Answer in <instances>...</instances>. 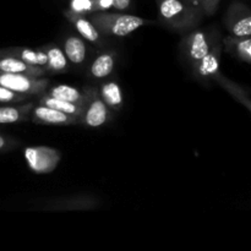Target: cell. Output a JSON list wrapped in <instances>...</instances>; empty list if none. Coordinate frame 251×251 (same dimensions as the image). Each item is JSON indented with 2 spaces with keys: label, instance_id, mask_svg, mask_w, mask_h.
<instances>
[{
  "label": "cell",
  "instance_id": "cell-1",
  "mask_svg": "<svg viewBox=\"0 0 251 251\" xmlns=\"http://www.w3.org/2000/svg\"><path fill=\"white\" fill-rule=\"evenodd\" d=\"M100 34L113 37H126L139 29L140 27L152 25L153 22L140 16L122 12L96 11L87 15Z\"/></svg>",
  "mask_w": 251,
  "mask_h": 251
},
{
  "label": "cell",
  "instance_id": "cell-2",
  "mask_svg": "<svg viewBox=\"0 0 251 251\" xmlns=\"http://www.w3.org/2000/svg\"><path fill=\"white\" fill-rule=\"evenodd\" d=\"M158 11L159 19L164 25L176 32L194 29L203 16L183 0H161L158 1Z\"/></svg>",
  "mask_w": 251,
  "mask_h": 251
},
{
  "label": "cell",
  "instance_id": "cell-3",
  "mask_svg": "<svg viewBox=\"0 0 251 251\" xmlns=\"http://www.w3.org/2000/svg\"><path fill=\"white\" fill-rule=\"evenodd\" d=\"M83 93H85V100H83L80 124L87 127H100L107 124L112 118L110 113L112 110L103 102L100 92L96 88L87 87Z\"/></svg>",
  "mask_w": 251,
  "mask_h": 251
},
{
  "label": "cell",
  "instance_id": "cell-4",
  "mask_svg": "<svg viewBox=\"0 0 251 251\" xmlns=\"http://www.w3.org/2000/svg\"><path fill=\"white\" fill-rule=\"evenodd\" d=\"M27 166L36 174H50L59 166L61 152L48 146L27 147L24 152Z\"/></svg>",
  "mask_w": 251,
  "mask_h": 251
},
{
  "label": "cell",
  "instance_id": "cell-5",
  "mask_svg": "<svg viewBox=\"0 0 251 251\" xmlns=\"http://www.w3.org/2000/svg\"><path fill=\"white\" fill-rule=\"evenodd\" d=\"M0 86L27 95L28 97H34L46 92L49 87V80L44 77H32L22 74L0 71Z\"/></svg>",
  "mask_w": 251,
  "mask_h": 251
},
{
  "label": "cell",
  "instance_id": "cell-6",
  "mask_svg": "<svg viewBox=\"0 0 251 251\" xmlns=\"http://www.w3.org/2000/svg\"><path fill=\"white\" fill-rule=\"evenodd\" d=\"M213 32L211 34L206 33L202 29H194L183 39L181 47L184 49L186 59L194 69L205 59L211 49Z\"/></svg>",
  "mask_w": 251,
  "mask_h": 251
},
{
  "label": "cell",
  "instance_id": "cell-7",
  "mask_svg": "<svg viewBox=\"0 0 251 251\" xmlns=\"http://www.w3.org/2000/svg\"><path fill=\"white\" fill-rule=\"evenodd\" d=\"M225 26L230 36L251 37V9L242 1H233L225 16Z\"/></svg>",
  "mask_w": 251,
  "mask_h": 251
},
{
  "label": "cell",
  "instance_id": "cell-8",
  "mask_svg": "<svg viewBox=\"0 0 251 251\" xmlns=\"http://www.w3.org/2000/svg\"><path fill=\"white\" fill-rule=\"evenodd\" d=\"M222 39H221L220 32L213 31L212 43L211 49L207 55L205 56L202 61L194 69V73L196 74L200 80L202 81H215L220 73V61L221 54H222Z\"/></svg>",
  "mask_w": 251,
  "mask_h": 251
},
{
  "label": "cell",
  "instance_id": "cell-9",
  "mask_svg": "<svg viewBox=\"0 0 251 251\" xmlns=\"http://www.w3.org/2000/svg\"><path fill=\"white\" fill-rule=\"evenodd\" d=\"M31 120L34 124L38 125H75L80 124L76 118L70 117L63 112L47 107V105L38 104L32 108Z\"/></svg>",
  "mask_w": 251,
  "mask_h": 251
},
{
  "label": "cell",
  "instance_id": "cell-10",
  "mask_svg": "<svg viewBox=\"0 0 251 251\" xmlns=\"http://www.w3.org/2000/svg\"><path fill=\"white\" fill-rule=\"evenodd\" d=\"M98 205V200L93 196L80 195L66 199H56L54 201H47L44 206L38 208L44 211H78L92 210Z\"/></svg>",
  "mask_w": 251,
  "mask_h": 251
},
{
  "label": "cell",
  "instance_id": "cell-11",
  "mask_svg": "<svg viewBox=\"0 0 251 251\" xmlns=\"http://www.w3.org/2000/svg\"><path fill=\"white\" fill-rule=\"evenodd\" d=\"M64 16L75 27V29L82 38L91 42V43H100V39H102V34L87 15L75 14L71 10H66V11H64Z\"/></svg>",
  "mask_w": 251,
  "mask_h": 251
},
{
  "label": "cell",
  "instance_id": "cell-12",
  "mask_svg": "<svg viewBox=\"0 0 251 251\" xmlns=\"http://www.w3.org/2000/svg\"><path fill=\"white\" fill-rule=\"evenodd\" d=\"M0 71L22 74L32 77H44L47 74V70L43 66L31 65L11 55H0Z\"/></svg>",
  "mask_w": 251,
  "mask_h": 251
},
{
  "label": "cell",
  "instance_id": "cell-13",
  "mask_svg": "<svg viewBox=\"0 0 251 251\" xmlns=\"http://www.w3.org/2000/svg\"><path fill=\"white\" fill-rule=\"evenodd\" d=\"M222 43L228 53L251 65V37L228 36Z\"/></svg>",
  "mask_w": 251,
  "mask_h": 251
},
{
  "label": "cell",
  "instance_id": "cell-14",
  "mask_svg": "<svg viewBox=\"0 0 251 251\" xmlns=\"http://www.w3.org/2000/svg\"><path fill=\"white\" fill-rule=\"evenodd\" d=\"M115 61H117V53L114 50L103 51L91 64L90 75L98 80L108 77L114 70Z\"/></svg>",
  "mask_w": 251,
  "mask_h": 251
},
{
  "label": "cell",
  "instance_id": "cell-15",
  "mask_svg": "<svg viewBox=\"0 0 251 251\" xmlns=\"http://www.w3.org/2000/svg\"><path fill=\"white\" fill-rule=\"evenodd\" d=\"M41 49L47 55V65L44 66L47 71L61 74L68 70V58L60 47L54 46V44H47V46L41 47Z\"/></svg>",
  "mask_w": 251,
  "mask_h": 251
},
{
  "label": "cell",
  "instance_id": "cell-16",
  "mask_svg": "<svg viewBox=\"0 0 251 251\" xmlns=\"http://www.w3.org/2000/svg\"><path fill=\"white\" fill-rule=\"evenodd\" d=\"M0 55L15 56V58L24 60L25 63L31 64V65L43 66V68L47 65V55L41 48L33 50V49L24 48V47H12V48L0 50Z\"/></svg>",
  "mask_w": 251,
  "mask_h": 251
},
{
  "label": "cell",
  "instance_id": "cell-17",
  "mask_svg": "<svg viewBox=\"0 0 251 251\" xmlns=\"http://www.w3.org/2000/svg\"><path fill=\"white\" fill-rule=\"evenodd\" d=\"M100 96L112 112H119L124 104L123 91L119 83L115 81L103 82L100 87Z\"/></svg>",
  "mask_w": 251,
  "mask_h": 251
},
{
  "label": "cell",
  "instance_id": "cell-18",
  "mask_svg": "<svg viewBox=\"0 0 251 251\" xmlns=\"http://www.w3.org/2000/svg\"><path fill=\"white\" fill-rule=\"evenodd\" d=\"M33 103L19 105H1L0 107V124H16L25 122L31 115Z\"/></svg>",
  "mask_w": 251,
  "mask_h": 251
},
{
  "label": "cell",
  "instance_id": "cell-19",
  "mask_svg": "<svg viewBox=\"0 0 251 251\" xmlns=\"http://www.w3.org/2000/svg\"><path fill=\"white\" fill-rule=\"evenodd\" d=\"M63 50L68 60L75 65L82 64L87 55V48H86L83 39L78 36H74V34L66 37L63 44Z\"/></svg>",
  "mask_w": 251,
  "mask_h": 251
},
{
  "label": "cell",
  "instance_id": "cell-20",
  "mask_svg": "<svg viewBox=\"0 0 251 251\" xmlns=\"http://www.w3.org/2000/svg\"><path fill=\"white\" fill-rule=\"evenodd\" d=\"M39 104L47 105V107L54 108V109L59 110V112H63L65 114L70 115V117L76 118V119L80 122L81 115H82V109L83 108L81 105L75 104V103L66 102V100H59V98L53 97V96L48 95V93H43V96L39 100Z\"/></svg>",
  "mask_w": 251,
  "mask_h": 251
},
{
  "label": "cell",
  "instance_id": "cell-21",
  "mask_svg": "<svg viewBox=\"0 0 251 251\" xmlns=\"http://www.w3.org/2000/svg\"><path fill=\"white\" fill-rule=\"evenodd\" d=\"M48 95L53 97L59 98V100H66V102L75 103V104L83 107V100H85V93L80 92L77 88L69 85H58L55 87H51L49 90Z\"/></svg>",
  "mask_w": 251,
  "mask_h": 251
},
{
  "label": "cell",
  "instance_id": "cell-22",
  "mask_svg": "<svg viewBox=\"0 0 251 251\" xmlns=\"http://www.w3.org/2000/svg\"><path fill=\"white\" fill-rule=\"evenodd\" d=\"M27 98H28L27 95H22V93L15 92V91L4 87V86H0V103L15 104V103L24 102Z\"/></svg>",
  "mask_w": 251,
  "mask_h": 251
},
{
  "label": "cell",
  "instance_id": "cell-23",
  "mask_svg": "<svg viewBox=\"0 0 251 251\" xmlns=\"http://www.w3.org/2000/svg\"><path fill=\"white\" fill-rule=\"evenodd\" d=\"M69 10L75 14L90 15L93 12V2L92 0H71Z\"/></svg>",
  "mask_w": 251,
  "mask_h": 251
},
{
  "label": "cell",
  "instance_id": "cell-24",
  "mask_svg": "<svg viewBox=\"0 0 251 251\" xmlns=\"http://www.w3.org/2000/svg\"><path fill=\"white\" fill-rule=\"evenodd\" d=\"M221 0H200L201 10L205 16H212L216 14Z\"/></svg>",
  "mask_w": 251,
  "mask_h": 251
},
{
  "label": "cell",
  "instance_id": "cell-25",
  "mask_svg": "<svg viewBox=\"0 0 251 251\" xmlns=\"http://www.w3.org/2000/svg\"><path fill=\"white\" fill-rule=\"evenodd\" d=\"M93 2V12L96 11H107L112 9L113 2L112 0H92Z\"/></svg>",
  "mask_w": 251,
  "mask_h": 251
},
{
  "label": "cell",
  "instance_id": "cell-26",
  "mask_svg": "<svg viewBox=\"0 0 251 251\" xmlns=\"http://www.w3.org/2000/svg\"><path fill=\"white\" fill-rule=\"evenodd\" d=\"M113 7L118 11H125V10L130 9L131 6L132 0H112Z\"/></svg>",
  "mask_w": 251,
  "mask_h": 251
},
{
  "label": "cell",
  "instance_id": "cell-27",
  "mask_svg": "<svg viewBox=\"0 0 251 251\" xmlns=\"http://www.w3.org/2000/svg\"><path fill=\"white\" fill-rule=\"evenodd\" d=\"M15 145H16V142H15L14 140L0 134V152L11 149V147L15 146Z\"/></svg>",
  "mask_w": 251,
  "mask_h": 251
},
{
  "label": "cell",
  "instance_id": "cell-28",
  "mask_svg": "<svg viewBox=\"0 0 251 251\" xmlns=\"http://www.w3.org/2000/svg\"><path fill=\"white\" fill-rule=\"evenodd\" d=\"M183 1L185 2V4H188L190 7H193L194 10H196V11H198V12H201V14H202V10H201L200 0H183Z\"/></svg>",
  "mask_w": 251,
  "mask_h": 251
},
{
  "label": "cell",
  "instance_id": "cell-29",
  "mask_svg": "<svg viewBox=\"0 0 251 251\" xmlns=\"http://www.w3.org/2000/svg\"><path fill=\"white\" fill-rule=\"evenodd\" d=\"M157 1H161V0H157Z\"/></svg>",
  "mask_w": 251,
  "mask_h": 251
},
{
  "label": "cell",
  "instance_id": "cell-30",
  "mask_svg": "<svg viewBox=\"0 0 251 251\" xmlns=\"http://www.w3.org/2000/svg\"><path fill=\"white\" fill-rule=\"evenodd\" d=\"M250 112H251V110H250Z\"/></svg>",
  "mask_w": 251,
  "mask_h": 251
}]
</instances>
